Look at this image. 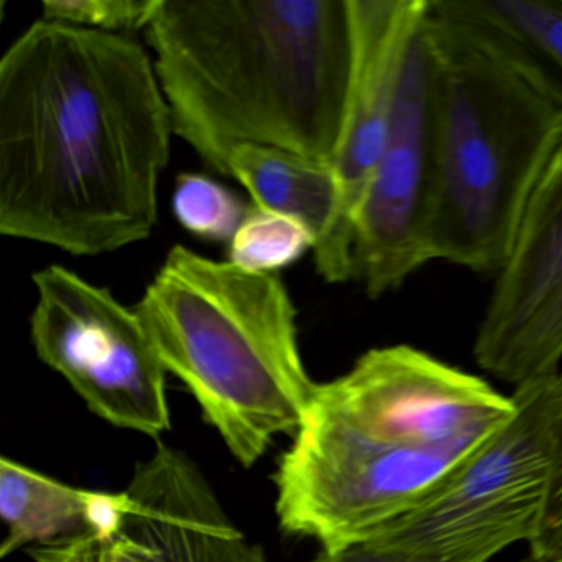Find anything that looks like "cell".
<instances>
[{
  "label": "cell",
  "mask_w": 562,
  "mask_h": 562,
  "mask_svg": "<svg viewBox=\"0 0 562 562\" xmlns=\"http://www.w3.org/2000/svg\"><path fill=\"white\" fill-rule=\"evenodd\" d=\"M172 136L143 45L35 22L0 60V233L71 256L144 241Z\"/></svg>",
  "instance_id": "cell-1"
},
{
  "label": "cell",
  "mask_w": 562,
  "mask_h": 562,
  "mask_svg": "<svg viewBox=\"0 0 562 562\" xmlns=\"http://www.w3.org/2000/svg\"><path fill=\"white\" fill-rule=\"evenodd\" d=\"M173 134L228 177L236 147L334 166L355 65L351 0H159L146 27Z\"/></svg>",
  "instance_id": "cell-2"
},
{
  "label": "cell",
  "mask_w": 562,
  "mask_h": 562,
  "mask_svg": "<svg viewBox=\"0 0 562 562\" xmlns=\"http://www.w3.org/2000/svg\"><path fill=\"white\" fill-rule=\"evenodd\" d=\"M134 308L167 373L189 387L243 465H255L276 436L297 434L317 383L278 276L177 245Z\"/></svg>",
  "instance_id": "cell-3"
},
{
  "label": "cell",
  "mask_w": 562,
  "mask_h": 562,
  "mask_svg": "<svg viewBox=\"0 0 562 562\" xmlns=\"http://www.w3.org/2000/svg\"><path fill=\"white\" fill-rule=\"evenodd\" d=\"M437 192L430 259L498 272L526 205L562 140V104L437 21Z\"/></svg>",
  "instance_id": "cell-4"
},
{
  "label": "cell",
  "mask_w": 562,
  "mask_h": 562,
  "mask_svg": "<svg viewBox=\"0 0 562 562\" xmlns=\"http://www.w3.org/2000/svg\"><path fill=\"white\" fill-rule=\"evenodd\" d=\"M549 380L516 387V413L429 496L371 536L420 562H488L529 541L548 475Z\"/></svg>",
  "instance_id": "cell-5"
},
{
  "label": "cell",
  "mask_w": 562,
  "mask_h": 562,
  "mask_svg": "<svg viewBox=\"0 0 562 562\" xmlns=\"http://www.w3.org/2000/svg\"><path fill=\"white\" fill-rule=\"evenodd\" d=\"M462 462L386 446L305 414L276 472V512L284 531L315 539L322 549L364 541Z\"/></svg>",
  "instance_id": "cell-6"
},
{
  "label": "cell",
  "mask_w": 562,
  "mask_h": 562,
  "mask_svg": "<svg viewBox=\"0 0 562 562\" xmlns=\"http://www.w3.org/2000/svg\"><path fill=\"white\" fill-rule=\"evenodd\" d=\"M515 413L512 396L409 345L361 355L344 376L317 383L305 411L367 439L459 462Z\"/></svg>",
  "instance_id": "cell-7"
},
{
  "label": "cell",
  "mask_w": 562,
  "mask_h": 562,
  "mask_svg": "<svg viewBox=\"0 0 562 562\" xmlns=\"http://www.w3.org/2000/svg\"><path fill=\"white\" fill-rule=\"evenodd\" d=\"M34 285L37 357L108 423L150 437L167 432V370L136 308L64 266L35 272Z\"/></svg>",
  "instance_id": "cell-8"
},
{
  "label": "cell",
  "mask_w": 562,
  "mask_h": 562,
  "mask_svg": "<svg viewBox=\"0 0 562 562\" xmlns=\"http://www.w3.org/2000/svg\"><path fill=\"white\" fill-rule=\"evenodd\" d=\"M436 192V83L424 15L407 45L386 146L355 218L353 279L368 297L396 291L432 261Z\"/></svg>",
  "instance_id": "cell-9"
},
{
  "label": "cell",
  "mask_w": 562,
  "mask_h": 562,
  "mask_svg": "<svg viewBox=\"0 0 562 562\" xmlns=\"http://www.w3.org/2000/svg\"><path fill=\"white\" fill-rule=\"evenodd\" d=\"M476 364L516 387L559 374L562 360V140L519 223L473 344Z\"/></svg>",
  "instance_id": "cell-10"
},
{
  "label": "cell",
  "mask_w": 562,
  "mask_h": 562,
  "mask_svg": "<svg viewBox=\"0 0 562 562\" xmlns=\"http://www.w3.org/2000/svg\"><path fill=\"white\" fill-rule=\"evenodd\" d=\"M113 528L65 548L57 562H268L229 519L199 467L166 443L137 465Z\"/></svg>",
  "instance_id": "cell-11"
},
{
  "label": "cell",
  "mask_w": 562,
  "mask_h": 562,
  "mask_svg": "<svg viewBox=\"0 0 562 562\" xmlns=\"http://www.w3.org/2000/svg\"><path fill=\"white\" fill-rule=\"evenodd\" d=\"M427 0H351L355 65L344 134L334 160L340 216L327 248L314 255L328 284L355 276V218L386 146L407 45Z\"/></svg>",
  "instance_id": "cell-12"
},
{
  "label": "cell",
  "mask_w": 562,
  "mask_h": 562,
  "mask_svg": "<svg viewBox=\"0 0 562 562\" xmlns=\"http://www.w3.org/2000/svg\"><path fill=\"white\" fill-rule=\"evenodd\" d=\"M429 12L562 104V0H429Z\"/></svg>",
  "instance_id": "cell-13"
},
{
  "label": "cell",
  "mask_w": 562,
  "mask_h": 562,
  "mask_svg": "<svg viewBox=\"0 0 562 562\" xmlns=\"http://www.w3.org/2000/svg\"><path fill=\"white\" fill-rule=\"evenodd\" d=\"M126 495L77 488L31 467L0 460V515L8 536L0 555L34 546L65 548L113 528Z\"/></svg>",
  "instance_id": "cell-14"
},
{
  "label": "cell",
  "mask_w": 562,
  "mask_h": 562,
  "mask_svg": "<svg viewBox=\"0 0 562 562\" xmlns=\"http://www.w3.org/2000/svg\"><path fill=\"white\" fill-rule=\"evenodd\" d=\"M228 177L248 190L256 209L305 223L315 236L314 255L334 238L340 192L331 164L278 147L241 146L229 156Z\"/></svg>",
  "instance_id": "cell-15"
},
{
  "label": "cell",
  "mask_w": 562,
  "mask_h": 562,
  "mask_svg": "<svg viewBox=\"0 0 562 562\" xmlns=\"http://www.w3.org/2000/svg\"><path fill=\"white\" fill-rule=\"evenodd\" d=\"M314 248V233L301 220L252 206L229 241L228 262L245 271L276 274Z\"/></svg>",
  "instance_id": "cell-16"
},
{
  "label": "cell",
  "mask_w": 562,
  "mask_h": 562,
  "mask_svg": "<svg viewBox=\"0 0 562 562\" xmlns=\"http://www.w3.org/2000/svg\"><path fill=\"white\" fill-rule=\"evenodd\" d=\"M172 212L190 235L209 241H232L249 210L233 190L202 173L177 177Z\"/></svg>",
  "instance_id": "cell-17"
},
{
  "label": "cell",
  "mask_w": 562,
  "mask_h": 562,
  "mask_svg": "<svg viewBox=\"0 0 562 562\" xmlns=\"http://www.w3.org/2000/svg\"><path fill=\"white\" fill-rule=\"evenodd\" d=\"M531 562H562V374L549 380L548 475L535 535Z\"/></svg>",
  "instance_id": "cell-18"
},
{
  "label": "cell",
  "mask_w": 562,
  "mask_h": 562,
  "mask_svg": "<svg viewBox=\"0 0 562 562\" xmlns=\"http://www.w3.org/2000/svg\"><path fill=\"white\" fill-rule=\"evenodd\" d=\"M159 0H45V21L117 34L146 31Z\"/></svg>",
  "instance_id": "cell-19"
},
{
  "label": "cell",
  "mask_w": 562,
  "mask_h": 562,
  "mask_svg": "<svg viewBox=\"0 0 562 562\" xmlns=\"http://www.w3.org/2000/svg\"><path fill=\"white\" fill-rule=\"evenodd\" d=\"M312 562H420L371 539L350 542L338 548L321 549Z\"/></svg>",
  "instance_id": "cell-20"
},
{
  "label": "cell",
  "mask_w": 562,
  "mask_h": 562,
  "mask_svg": "<svg viewBox=\"0 0 562 562\" xmlns=\"http://www.w3.org/2000/svg\"><path fill=\"white\" fill-rule=\"evenodd\" d=\"M32 555H34L35 562H57L52 558L50 552H48L47 549H34V551H32Z\"/></svg>",
  "instance_id": "cell-21"
}]
</instances>
